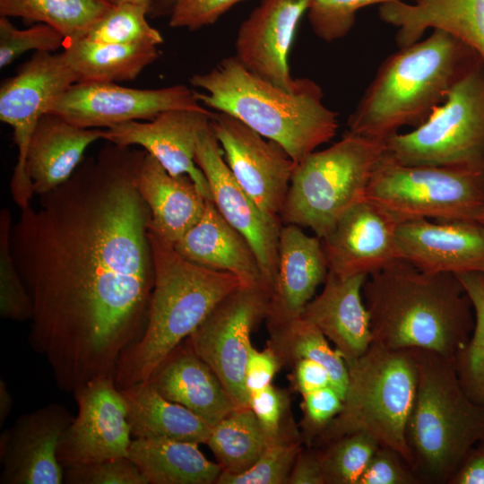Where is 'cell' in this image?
Listing matches in <instances>:
<instances>
[{
    "mask_svg": "<svg viewBox=\"0 0 484 484\" xmlns=\"http://www.w3.org/2000/svg\"><path fill=\"white\" fill-rule=\"evenodd\" d=\"M143 153L108 143L13 222L10 248L32 306L28 341L63 391L115 378L145 329L154 264L135 186Z\"/></svg>",
    "mask_w": 484,
    "mask_h": 484,
    "instance_id": "obj_1",
    "label": "cell"
},
{
    "mask_svg": "<svg viewBox=\"0 0 484 484\" xmlns=\"http://www.w3.org/2000/svg\"><path fill=\"white\" fill-rule=\"evenodd\" d=\"M362 296L372 342L425 350L455 359L474 327L471 302L453 273H430L399 260L369 275Z\"/></svg>",
    "mask_w": 484,
    "mask_h": 484,
    "instance_id": "obj_2",
    "label": "cell"
},
{
    "mask_svg": "<svg viewBox=\"0 0 484 484\" xmlns=\"http://www.w3.org/2000/svg\"><path fill=\"white\" fill-rule=\"evenodd\" d=\"M189 82L199 90L200 104L278 143L297 164L333 139L339 126L338 113L324 105L322 88L309 78H297L288 91L254 74L233 56Z\"/></svg>",
    "mask_w": 484,
    "mask_h": 484,
    "instance_id": "obj_3",
    "label": "cell"
},
{
    "mask_svg": "<svg viewBox=\"0 0 484 484\" xmlns=\"http://www.w3.org/2000/svg\"><path fill=\"white\" fill-rule=\"evenodd\" d=\"M480 60L462 41L433 30L381 64L350 115L347 132L386 141L403 126L418 127Z\"/></svg>",
    "mask_w": 484,
    "mask_h": 484,
    "instance_id": "obj_4",
    "label": "cell"
},
{
    "mask_svg": "<svg viewBox=\"0 0 484 484\" xmlns=\"http://www.w3.org/2000/svg\"><path fill=\"white\" fill-rule=\"evenodd\" d=\"M154 285L145 329L120 356L119 389L147 382L163 361L226 296L242 285L232 273L200 266L149 228Z\"/></svg>",
    "mask_w": 484,
    "mask_h": 484,
    "instance_id": "obj_5",
    "label": "cell"
},
{
    "mask_svg": "<svg viewBox=\"0 0 484 484\" xmlns=\"http://www.w3.org/2000/svg\"><path fill=\"white\" fill-rule=\"evenodd\" d=\"M417 390L406 428L421 484H448L467 452L484 439V403L462 388L455 359L414 350Z\"/></svg>",
    "mask_w": 484,
    "mask_h": 484,
    "instance_id": "obj_6",
    "label": "cell"
},
{
    "mask_svg": "<svg viewBox=\"0 0 484 484\" xmlns=\"http://www.w3.org/2000/svg\"><path fill=\"white\" fill-rule=\"evenodd\" d=\"M346 364L342 409L311 446L366 432L380 445L398 452L412 467L406 428L417 390L414 350L389 349L372 342L362 355Z\"/></svg>",
    "mask_w": 484,
    "mask_h": 484,
    "instance_id": "obj_7",
    "label": "cell"
},
{
    "mask_svg": "<svg viewBox=\"0 0 484 484\" xmlns=\"http://www.w3.org/2000/svg\"><path fill=\"white\" fill-rule=\"evenodd\" d=\"M385 152V141L347 131L330 147L311 152L295 167L281 221L309 228L322 238L349 208L366 198Z\"/></svg>",
    "mask_w": 484,
    "mask_h": 484,
    "instance_id": "obj_8",
    "label": "cell"
},
{
    "mask_svg": "<svg viewBox=\"0 0 484 484\" xmlns=\"http://www.w3.org/2000/svg\"><path fill=\"white\" fill-rule=\"evenodd\" d=\"M397 223L428 219L484 221V166H411L387 152L366 192Z\"/></svg>",
    "mask_w": 484,
    "mask_h": 484,
    "instance_id": "obj_9",
    "label": "cell"
},
{
    "mask_svg": "<svg viewBox=\"0 0 484 484\" xmlns=\"http://www.w3.org/2000/svg\"><path fill=\"white\" fill-rule=\"evenodd\" d=\"M386 152L411 166H484V61L450 90L413 131L385 141Z\"/></svg>",
    "mask_w": 484,
    "mask_h": 484,
    "instance_id": "obj_10",
    "label": "cell"
},
{
    "mask_svg": "<svg viewBox=\"0 0 484 484\" xmlns=\"http://www.w3.org/2000/svg\"><path fill=\"white\" fill-rule=\"evenodd\" d=\"M270 291L241 285L220 300L186 339L216 374L237 408L249 407L245 370L255 325L265 319Z\"/></svg>",
    "mask_w": 484,
    "mask_h": 484,
    "instance_id": "obj_11",
    "label": "cell"
},
{
    "mask_svg": "<svg viewBox=\"0 0 484 484\" xmlns=\"http://www.w3.org/2000/svg\"><path fill=\"white\" fill-rule=\"evenodd\" d=\"M75 82L77 77L63 52H34L13 76L1 83L0 120L12 127L18 151L10 193L21 210L30 206L34 196L25 169L34 130L56 97Z\"/></svg>",
    "mask_w": 484,
    "mask_h": 484,
    "instance_id": "obj_12",
    "label": "cell"
},
{
    "mask_svg": "<svg viewBox=\"0 0 484 484\" xmlns=\"http://www.w3.org/2000/svg\"><path fill=\"white\" fill-rule=\"evenodd\" d=\"M203 108L195 91L183 84L136 89L113 82H78L56 97L48 113L80 127L108 129L130 121L151 120L170 109Z\"/></svg>",
    "mask_w": 484,
    "mask_h": 484,
    "instance_id": "obj_13",
    "label": "cell"
},
{
    "mask_svg": "<svg viewBox=\"0 0 484 484\" xmlns=\"http://www.w3.org/2000/svg\"><path fill=\"white\" fill-rule=\"evenodd\" d=\"M211 127L238 183L268 217L281 221L297 163L278 143L229 114L213 111Z\"/></svg>",
    "mask_w": 484,
    "mask_h": 484,
    "instance_id": "obj_14",
    "label": "cell"
},
{
    "mask_svg": "<svg viewBox=\"0 0 484 484\" xmlns=\"http://www.w3.org/2000/svg\"><path fill=\"white\" fill-rule=\"evenodd\" d=\"M73 393L78 413L57 449L64 469L128 457L133 436L126 403L115 378L92 380Z\"/></svg>",
    "mask_w": 484,
    "mask_h": 484,
    "instance_id": "obj_15",
    "label": "cell"
},
{
    "mask_svg": "<svg viewBox=\"0 0 484 484\" xmlns=\"http://www.w3.org/2000/svg\"><path fill=\"white\" fill-rule=\"evenodd\" d=\"M195 163L203 173L211 198L223 218L252 246L272 293L277 276L281 221L268 217L238 183L210 125L196 145Z\"/></svg>",
    "mask_w": 484,
    "mask_h": 484,
    "instance_id": "obj_16",
    "label": "cell"
},
{
    "mask_svg": "<svg viewBox=\"0 0 484 484\" xmlns=\"http://www.w3.org/2000/svg\"><path fill=\"white\" fill-rule=\"evenodd\" d=\"M74 416L52 402L21 415L0 436L1 484H62L61 437Z\"/></svg>",
    "mask_w": 484,
    "mask_h": 484,
    "instance_id": "obj_17",
    "label": "cell"
},
{
    "mask_svg": "<svg viewBox=\"0 0 484 484\" xmlns=\"http://www.w3.org/2000/svg\"><path fill=\"white\" fill-rule=\"evenodd\" d=\"M213 111L170 109L151 120L130 121L105 129L103 140L122 147H141L173 176L186 175L198 190L212 200L207 180L195 163V151L202 132Z\"/></svg>",
    "mask_w": 484,
    "mask_h": 484,
    "instance_id": "obj_18",
    "label": "cell"
},
{
    "mask_svg": "<svg viewBox=\"0 0 484 484\" xmlns=\"http://www.w3.org/2000/svg\"><path fill=\"white\" fill-rule=\"evenodd\" d=\"M398 223L367 199L349 208L321 238L328 272L369 276L402 260Z\"/></svg>",
    "mask_w": 484,
    "mask_h": 484,
    "instance_id": "obj_19",
    "label": "cell"
},
{
    "mask_svg": "<svg viewBox=\"0 0 484 484\" xmlns=\"http://www.w3.org/2000/svg\"><path fill=\"white\" fill-rule=\"evenodd\" d=\"M309 0H260L240 24L235 57L248 71L281 88L295 87L289 55Z\"/></svg>",
    "mask_w": 484,
    "mask_h": 484,
    "instance_id": "obj_20",
    "label": "cell"
},
{
    "mask_svg": "<svg viewBox=\"0 0 484 484\" xmlns=\"http://www.w3.org/2000/svg\"><path fill=\"white\" fill-rule=\"evenodd\" d=\"M401 259L430 273H484V224L469 220L400 222Z\"/></svg>",
    "mask_w": 484,
    "mask_h": 484,
    "instance_id": "obj_21",
    "label": "cell"
},
{
    "mask_svg": "<svg viewBox=\"0 0 484 484\" xmlns=\"http://www.w3.org/2000/svg\"><path fill=\"white\" fill-rule=\"evenodd\" d=\"M327 274L321 238L295 224L281 226L277 276L265 316L268 331L299 317Z\"/></svg>",
    "mask_w": 484,
    "mask_h": 484,
    "instance_id": "obj_22",
    "label": "cell"
},
{
    "mask_svg": "<svg viewBox=\"0 0 484 484\" xmlns=\"http://www.w3.org/2000/svg\"><path fill=\"white\" fill-rule=\"evenodd\" d=\"M367 277L328 272L321 293L300 315L334 344L346 362L362 355L372 343L369 314L362 296Z\"/></svg>",
    "mask_w": 484,
    "mask_h": 484,
    "instance_id": "obj_23",
    "label": "cell"
},
{
    "mask_svg": "<svg viewBox=\"0 0 484 484\" xmlns=\"http://www.w3.org/2000/svg\"><path fill=\"white\" fill-rule=\"evenodd\" d=\"M379 18L397 28L399 48L420 40L428 29L447 32L484 61V0H393L379 5Z\"/></svg>",
    "mask_w": 484,
    "mask_h": 484,
    "instance_id": "obj_24",
    "label": "cell"
},
{
    "mask_svg": "<svg viewBox=\"0 0 484 484\" xmlns=\"http://www.w3.org/2000/svg\"><path fill=\"white\" fill-rule=\"evenodd\" d=\"M174 247L194 264L232 273L242 285H261L270 291L252 246L223 218L210 199L206 200L199 220L174 244Z\"/></svg>",
    "mask_w": 484,
    "mask_h": 484,
    "instance_id": "obj_25",
    "label": "cell"
},
{
    "mask_svg": "<svg viewBox=\"0 0 484 484\" xmlns=\"http://www.w3.org/2000/svg\"><path fill=\"white\" fill-rule=\"evenodd\" d=\"M135 186L150 210V229L173 245L205 209L207 198L190 177L171 175L145 151L136 170Z\"/></svg>",
    "mask_w": 484,
    "mask_h": 484,
    "instance_id": "obj_26",
    "label": "cell"
},
{
    "mask_svg": "<svg viewBox=\"0 0 484 484\" xmlns=\"http://www.w3.org/2000/svg\"><path fill=\"white\" fill-rule=\"evenodd\" d=\"M104 132L44 115L32 134L25 163L34 195L45 194L68 180L84 160L87 148L103 139Z\"/></svg>",
    "mask_w": 484,
    "mask_h": 484,
    "instance_id": "obj_27",
    "label": "cell"
},
{
    "mask_svg": "<svg viewBox=\"0 0 484 484\" xmlns=\"http://www.w3.org/2000/svg\"><path fill=\"white\" fill-rule=\"evenodd\" d=\"M147 382L163 397L185 406L211 427L237 408L216 374L186 340Z\"/></svg>",
    "mask_w": 484,
    "mask_h": 484,
    "instance_id": "obj_28",
    "label": "cell"
},
{
    "mask_svg": "<svg viewBox=\"0 0 484 484\" xmlns=\"http://www.w3.org/2000/svg\"><path fill=\"white\" fill-rule=\"evenodd\" d=\"M134 438H166L206 444L212 427L183 405L163 397L149 382L120 389Z\"/></svg>",
    "mask_w": 484,
    "mask_h": 484,
    "instance_id": "obj_29",
    "label": "cell"
},
{
    "mask_svg": "<svg viewBox=\"0 0 484 484\" xmlns=\"http://www.w3.org/2000/svg\"><path fill=\"white\" fill-rule=\"evenodd\" d=\"M199 444L166 438H134L128 458L148 484H216L222 469Z\"/></svg>",
    "mask_w": 484,
    "mask_h": 484,
    "instance_id": "obj_30",
    "label": "cell"
},
{
    "mask_svg": "<svg viewBox=\"0 0 484 484\" xmlns=\"http://www.w3.org/2000/svg\"><path fill=\"white\" fill-rule=\"evenodd\" d=\"M63 54L77 82H113L134 80L154 63L160 51L151 45L100 43L85 38L65 40Z\"/></svg>",
    "mask_w": 484,
    "mask_h": 484,
    "instance_id": "obj_31",
    "label": "cell"
},
{
    "mask_svg": "<svg viewBox=\"0 0 484 484\" xmlns=\"http://www.w3.org/2000/svg\"><path fill=\"white\" fill-rule=\"evenodd\" d=\"M268 332L267 343L282 367L292 366L302 359H312L327 369L333 386L344 397L348 383L346 361L316 326L299 316Z\"/></svg>",
    "mask_w": 484,
    "mask_h": 484,
    "instance_id": "obj_32",
    "label": "cell"
},
{
    "mask_svg": "<svg viewBox=\"0 0 484 484\" xmlns=\"http://www.w3.org/2000/svg\"><path fill=\"white\" fill-rule=\"evenodd\" d=\"M112 5L108 0H0V16L45 23L73 40L84 38Z\"/></svg>",
    "mask_w": 484,
    "mask_h": 484,
    "instance_id": "obj_33",
    "label": "cell"
},
{
    "mask_svg": "<svg viewBox=\"0 0 484 484\" xmlns=\"http://www.w3.org/2000/svg\"><path fill=\"white\" fill-rule=\"evenodd\" d=\"M268 439L250 407L236 408L212 427L205 445L223 472L241 473L261 456Z\"/></svg>",
    "mask_w": 484,
    "mask_h": 484,
    "instance_id": "obj_34",
    "label": "cell"
},
{
    "mask_svg": "<svg viewBox=\"0 0 484 484\" xmlns=\"http://www.w3.org/2000/svg\"><path fill=\"white\" fill-rule=\"evenodd\" d=\"M464 288L474 312L471 335L455 359L460 383L474 402L484 403V274H456Z\"/></svg>",
    "mask_w": 484,
    "mask_h": 484,
    "instance_id": "obj_35",
    "label": "cell"
},
{
    "mask_svg": "<svg viewBox=\"0 0 484 484\" xmlns=\"http://www.w3.org/2000/svg\"><path fill=\"white\" fill-rule=\"evenodd\" d=\"M379 445L369 434L355 432L316 447L324 484H358Z\"/></svg>",
    "mask_w": 484,
    "mask_h": 484,
    "instance_id": "obj_36",
    "label": "cell"
},
{
    "mask_svg": "<svg viewBox=\"0 0 484 484\" xmlns=\"http://www.w3.org/2000/svg\"><path fill=\"white\" fill-rule=\"evenodd\" d=\"M147 17L148 10L143 5L113 4L84 38L100 43L159 47L163 43V37L150 25Z\"/></svg>",
    "mask_w": 484,
    "mask_h": 484,
    "instance_id": "obj_37",
    "label": "cell"
},
{
    "mask_svg": "<svg viewBox=\"0 0 484 484\" xmlns=\"http://www.w3.org/2000/svg\"><path fill=\"white\" fill-rule=\"evenodd\" d=\"M12 214L7 208L0 212V315L16 322L30 321L32 306L10 248Z\"/></svg>",
    "mask_w": 484,
    "mask_h": 484,
    "instance_id": "obj_38",
    "label": "cell"
},
{
    "mask_svg": "<svg viewBox=\"0 0 484 484\" xmlns=\"http://www.w3.org/2000/svg\"><path fill=\"white\" fill-rule=\"evenodd\" d=\"M303 445L301 437L271 442L253 466L238 474L222 471L216 484H288Z\"/></svg>",
    "mask_w": 484,
    "mask_h": 484,
    "instance_id": "obj_39",
    "label": "cell"
},
{
    "mask_svg": "<svg viewBox=\"0 0 484 484\" xmlns=\"http://www.w3.org/2000/svg\"><path fill=\"white\" fill-rule=\"evenodd\" d=\"M290 403V393L272 384L250 395L249 407L269 443L302 438L299 427L292 419Z\"/></svg>",
    "mask_w": 484,
    "mask_h": 484,
    "instance_id": "obj_40",
    "label": "cell"
},
{
    "mask_svg": "<svg viewBox=\"0 0 484 484\" xmlns=\"http://www.w3.org/2000/svg\"><path fill=\"white\" fill-rule=\"evenodd\" d=\"M65 38L55 28L37 23L27 29L16 28L7 17L0 16V68L28 51L54 52L64 48Z\"/></svg>",
    "mask_w": 484,
    "mask_h": 484,
    "instance_id": "obj_41",
    "label": "cell"
},
{
    "mask_svg": "<svg viewBox=\"0 0 484 484\" xmlns=\"http://www.w3.org/2000/svg\"><path fill=\"white\" fill-rule=\"evenodd\" d=\"M393 0H309L307 19L314 33L326 42L345 37L363 7Z\"/></svg>",
    "mask_w": 484,
    "mask_h": 484,
    "instance_id": "obj_42",
    "label": "cell"
},
{
    "mask_svg": "<svg viewBox=\"0 0 484 484\" xmlns=\"http://www.w3.org/2000/svg\"><path fill=\"white\" fill-rule=\"evenodd\" d=\"M68 484H148L128 457L74 465L64 469Z\"/></svg>",
    "mask_w": 484,
    "mask_h": 484,
    "instance_id": "obj_43",
    "label": "cell"
},
{
    "mask_svg": "<svg viewBox=\"0 0 484 484\" xmlns=\"http://www.w3.org/2000/svg\"><path fill=\"white\" fill-rule=\"evenodd\" d=\"M302 419L298 425L306 446H311L316 436L342 409L343 398L332 385L301 395Z\"/></svg>",
    "mask_w": 484,
    "mask_h": 484,
    "instance_id": "obj_44",
    "label": "cell"
},
{
    "mask_svg": "<svg viewBox=\"0 0 484 484\" xmlns=\"http://www.w3.org/2000/svg\"><path fill=\"white\" fill-rule=\"evenodd\" d=\"M358 484H421V481L398 452L379 445Z\"/></svg>",
    "mask_w": 484,
    "mask_h": 484,
    "instance_id": "obj_45",
    "label": "cell"
},
{
    "mask_svg": "<svg viewBox=\"0 0 484 484\" xmlns=\"http://www.w3.org/2000/svg\"><path fill=\"white\" fill-rule=\"evenodd\" d=\"M246 0H179L169 17L171 28L196 30L215 23L236 4Z\"/></svg>",
    "mask_w": 484,
    "mask_h": 484,
    "instance_id": "obj_46",
    "label": "cell"
},
{
    "mask_svg": "<svg viewBox=\"0 0 484 484\" xmlns=\"http://www.w3.org/2000/svg\"><path fill=\"white\" fill-rule=\"evenodd\" d=\"M281 367L279 357L269 343L262 350L252 346L245 370V384L249 396L272 385Z\"/></svg>",
    "mask_w": 484,
    "mask_h": 484,
    "instance_id": "obj_47",
    "label": "cell"
},
{
    "mask_svg": "<svg viewBox=\"0 0 484 484\" xmlns=\"http://www.w3.org/2000/svg\"><path fill=\"white\" fill-rule=\"evenodd\" d=\"M290 381L292 388L301 395L332 385L327 369L321 364L308 359H302L293 365Z\"/></svg>",
    "mask_w": 484,
    "mask_h": 484,
    "instance_id": "obj_48",
    "label": "cell"
},
{
    "mask_svg": "<svg viewBox=\"0 0 484 484\" xmlns=\"http://www.w3.org/2000/svg\"><path fill=\"white\" fill-rule=\"evenodd\" d=\"M288 484H324V478L318 448L306 446L298 453Z\"/></svg>",
    "mask_w": 484,
    "mask_h": 484,
    "instance_id": "obj_49",
    "label": "cell"
},
{
    "mask_svg": "<svg viewBox=\"0 0 484 484\" xmlns=\"http://www.w3.org/2000/svg\"><path fill=\"white\" fill-rule=\"evenodd\" d=\"M448 484H484V439L467 452Z\"/></svg>",
    "mask_w": 484,
    "mask_h": 484,
    "instance_id": "obj_50",
    "label": "cell"
},
{
    "mask_svg": "<svg viewBox=\"0 0 484 484\" xmlns=\"http://www.w3.org/2000/svg\"><path fill=\"white\" fill-rule=\"evenodd\" d=\"M13 399L4 380H0V426L5 422L13 410Z\"/></svg>",
    "mask_w": 484,
    "mask_h": 484,
    "instance_id": "obj_51",
    "label": "cell"
},
{
    "mask_svg": "<svg viewBox=\"0 0 484 484\" xmlns=\"http://www.w3.org/2000/svg\"><path fill=\"white\" fill-rule=\"evenodd\" d=\"M179 0H151L148 17L159 18L169 16Z\"/></svg>",
    "mask_w": 484,
    "mask_h": 484,
    "instance_id": "obj_52",
    "label": "cell"
},
{
    "mask_svg": "<svg viewBox=\"0 0 484 484\" xmlns=\"http://www.w3.org/2000/svg\"><path fill=\"white\" fill-rule=\"evenodd\" d=\"M112 4H117L121 3H133L143 5L149 11L151 0H108Z\"/></svg>",
    "mask_w": 484,
    "mask_h": 484,
    "instance_id": "obj_53",
    "label": "cell"
},
{
    "mask_svg": "<svg viewBox=\"0 0 484 484\" xmlns=\"http://www.w3.org/2000/svg\"><path fill=\"white\" fill-rule=\"evenodd\" d=\"M482 224H484V221L482 222Z\"/></svg>",
    "mask_w": 484,
    "mask_h": 484,
    "instance_id": "obj_54",
    "label": "cell"
},
{
    "mask_svg": "<svg viewBox=\"0 0 484 484\" xmlns=\"http://www.w3.org/2000/svg\"><path fill=\"white\" fill-rule=\"evenodd\" d=\"M484 274V273H483Z\"/></svg>",
    "mask_w": 484,
    "mask_h": 484,
    "instance_id": "obj_55",
    "label": "cell"
}]
</instances>
